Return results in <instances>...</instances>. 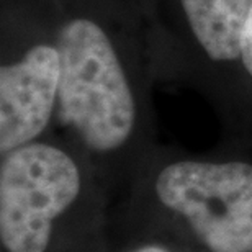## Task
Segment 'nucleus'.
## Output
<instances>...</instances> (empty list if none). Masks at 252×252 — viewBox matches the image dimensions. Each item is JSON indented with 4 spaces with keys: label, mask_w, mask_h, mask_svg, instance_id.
<instances>
[{
    "label": "nucleus",
    "mask_w": 252,
    "mask_h": 252,
    "mask_svg": "<svg viewBox=\"0 0 252 252\" xmlns=\"http://www.w3.org/2000/svg\"><path fill=\"white\" fill-rule=\"evenodd\" d=\"M241 72H243L244 89L248 95L251 123H252V7L246 20V28L243 34V46H241Z\"/></svg>",
    "instance_id": "nucleus-7"
},
{
    "label": "nucleus",
    "mask_w": 252,
    "mask_h": 252,
    "mask_svg": "<svg viewBox=\"0 0 252 252\" xmlns=\"http://www.w3.org/2000/svg\"><path fill=\"white\" fill-rule=\"evenodd\" d=\"M117 218L118 231L158 234L193 252H252V158L158 144Z\"/></svg>",
    "instance_id": "nucleus-2"
},
{
    "label": "nucleus",
    "mask_w": 252,
    "mask_h": 252,
    "mask_svg": "<svg viewBox=\"0 0 252 252\" xmlns=\"http://www.w3.org/2000/svg\"><path fill=\"white\" fill-rule=\"evenodd\" d=\"M0 154L49 134L63 84L51 0H2Z\"/></svg>",
    "instance_id": "nucleus-5"
},
{
    "label": "nucleus",
    "mask_w": 252,
    "mask_h": 252,
    "mask_svg": "<svg viewBox=\"0 0 252 252\" xmlns=\"http://www.w3.org/2000/svg\"><path fill=\"white\" fill-rule=\"evenodd\" d=\"M63 84L51 133L85 154L112 193L158 146V65L139 0H51Z\"/></svg>",
    "instance_id": "nucleus-1"
},
{
    "label": "nucleus",
    "mask_w": 252,
    "mask_h": 252,
    "mask_svg": "<svg viewBox=\"0 0 252 252\" xmlns=\"http://www.w3.org/2000/svg\"><path fill=\"white\" fill-rule=\"evenodd\" d=\"M118 241L112 239V252H193L185 246L158 234L118 231Z\"/></svg>",
    "instance_id": "nucleus-6"
},
{
    "label": "nucleus",
    "mask_w": 252,
    "mask_h": 252,
    "mask_svg": "<svg viewBox=\"0 0 252 252\" xmlns=\"http://www.w3.org/2000/svg\"><path fill=\"white\" fill-rule=\"evenodd\" d=\"M159 80L203 94L234 138L252 139L241 46L252 0H139Z\"/></svg>",
    "instance_id": "nucleus-4"
},
{
    "label": "nucleus",
    "mask_w": 252,
    "mask_h": 252,
    "mask_svg": "<svg viewBox=\"0 0 252 252\" xmlns=\"http://www.w3.org/2000/svg\"><path fill=\"white\" fill-rule=\"evenodd\" d=\"M110 196L56 133L0 154V251L112 252Z\"/></svg>",
    "instance_id": "nucleus-3"
}]
</instances>
